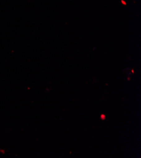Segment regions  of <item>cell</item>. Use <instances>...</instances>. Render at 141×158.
Instances as JSON below:
<instances>
[{
  "label": "cell",
  "instance_id": "obj_1",
  "mask_svg": "<svg viewBox=\"0 0 141 158\" xmlns=\"http://www.w3.org/2000/svg\"><path fill=\"white\" fill-rule=\"evenodd\" d=\"M100 118H101V119L102 120H106V115H104V114H102V115H101V116H100Z\"/></svg>",
  "mask_w": 141,
  "mask_h": 158
}]
</instances>
